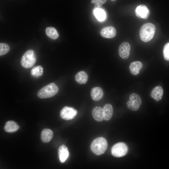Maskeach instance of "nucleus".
Returning a JSON list of instances; mask_svg holds the SVG:
<instances>
[{"instance_id": "f257e3e1", "label": "nucleus", "mask_w": 169, "mask_h": 169, "mask_svg": "<svg viewBox=\"0 0 169 169\" xmlns=\"http://www.w3.org/2000/svg\"><path fill=\"white\" fill-rule=\"evenodd\" d=\"M156 31V27L151 23H146L141 27L139 35L141 40L145 42H148L153 37Z\"/></svg>"}, {"instance_id": "f03ea898", "label": "nucleus", "mask_w": 169, "mask_h": 169, "mask_svg": "<svg viewBox=\"0 0 169 169\" xmlns=\"http://www.w3.org/2000/svg\"><path fill=\"white\" fill-rule=\"evenodd\" d=\"M107 146V142L106 139L103 137H99L93 141L90 145V149L95 155H100L105 152Z\"/></svg>"}, {"instance_id": "7ed1b4c3", "label": "nucleus", "mask_w": 169, "mask_h": 169, "mask_svg": "<svg viewBox=\"0 0 169 169\" xmlns=\"http://www.w3.org/2000/svg\"><path fill=\"white\" fill-rule=\"evenodd\" d=\"M59 88L57 85L54 83L43 87L38 92V97L41 99H45L52 97L58 92Z\"/></svg>"}, {"instance_id": "20e7f679", "label": "nucleus", "mask_w": 169, "mask_h": 169, "mask_svg": "<svg viewBox=\"0 0 169 169\" xmlns=\"http://www.w3.org/2000/svg\"><path fill=\"white\" fill-rule=\"evenodd\" d=\"M36 61V58L34 51L30 49L27 51L23 56L21 64L24 68H29L34 65Z\"/></svg>"}, {"instance_id": "39448f33", "label": "nucleus", "mask_w": 169, "mask_h": 169, "mask_svg": "<svg viewBox=\"0 0 169 169\" xmlns=\"http://www.w3.org/2000/svg\"><path fill=\"white\" fill-rule=\"evenodd\" d=\"M142 100L139 95L132 93L129 95V100L126 103L127 107L133 111L138 110L142 104Z\"/></svg>"}, {"instance_id": "423d86ee", "label": "nucleus", "mask_w": 169, "mask_h": 169, "mask_svg": "<svg viewBox=\"0 0 169 169\" xmlns=\"http://www.w3.org/2000/svg\"><path fill=\"white\" fill-rule=\"evenodd\" d=\"M128 148L126 144L123 142L117 143L114 145L111 149V153L114 156L121 157L126 155Z\"/></svg>"}, {"instance_id": "0eeeda50", "label": "nucleus", "mask_w": 169, "mask_h": 169, "mask_svg": "<svg viewBox=\"0 0 169 169\" xmlns=\"http://www.w3.org/2000/svg\"><path fill=\"white\" fill-rule=\"evenodd\" d=\"M77 114V110L74 108L65 106L61 110V117L65 120H70L74 118Z\"/></svg>"}, {"instance_id": "6e6552de", "label": "nucleus", "mask_w": 169, "mask_h": 169, "mask_svg": "<svg viewBox=\"0 0 169 169\" xmlns=\"http://www.w3.org/2000/svg\"><path fill=\"white\" fill-rule=\"evenodd\" d=\"M131 45L127 42L122 43L120 45L118 53L120 57L122 59H127L130 55Z\"/></svg>"}, {"instance_id": "1a4fd4ad", "label": "nucleus", "mask_w": 169, "mask_h": 169, "mask_svg": "<svg viewBox=\"0 0 169 169\" xmlns=\"http://www.w3.org/2000/svg\"><path fill=\"white\" fill-rule=\"evenodd\" d=\"M136 16L140 18L146 19L149 17L150 11L148 8L144 5L138 6L135 9Z\"/></svg>"}, {"instance_id": "9d476101", "label": "nucleus", "mask_w": 169, "mask_h": 169, "mask_svg": "<svg viewBox=\"0 0 169 169\" xmlns=\"http://www.w3.org/2000/svg\"><path fill=\"white\" fill-rule=\"evenodd\" d=\"M100 33L103 37L112 38L116 36V31L114 27L109 26L104 28L102 29L100 32Z\"/></svg>"}, {"instance_id": "9b49d317", "label": "nucleus", "mask_w": 169, "mask_h": 169, "mask_svg": "<svg viewBox=\"0 0 169 169\" xmlns=\"http://www.w3.org/2000/svg\"><path fill=\"white\" fill-rule=\"evenodd\" d=\"M163 94V90L160 86H157L154 87L150 93L151 97L155 100L158 101L162 99Z\"/></svg>"}, {"instance_id": "f8f14e48", "label": "nucleus", "mask_w": 169, "mask_h": 169, "mask_svg": "<svg viewBox=\"0 0 169 169\" xmlns=\"http://www.w3.org/2000/svg\"><path fill=\"white\" fill-rule=\"evenodd\" d=\"M143 66L142 63L139 61L132 62L129 65V69L131 74L133 75H137Z\"/></svg>"}, {"instance_id": "ddd939ff", "label": "nucleus", "mask_w": 169, "mask_h": 169, "mask_svg": "<svg viewBox=\"0 0 169 169\" xmlns=\"http://www.w3.org/2000/svg\"><path fill=\"white\" fill-rule=\"evenodd\" d=\"M59 161L61 163L64 162L69 156V152L67 147L65 145L60 146L58 151Z\"/></svg>"}, {"instance_id": "4468645a", "label": "nucleus", "mask_w": 169, "mask_h": 169, "mask_svg": "<svg viewBox=\"0 0 169 169\" xmlns=\"http://www.w3.org/2000/svg\"><path fill=\"white\" fill-rule=\"evenodd\" d=\"M90 95L93 100L97 101L102 99L103 95V92L100 87H95L91 89Z\"/></svg>"}, {"instance_id": "2eb2a0df", "label": "nucleus", "mask_w": 169, "mask_h": 169, "mask_svg": "<svg viewBox=\"0 0 169 169\" xmlns=\"http://www.w3.org/2000/svg\"><path fill=\"white\" fill-rule=\"evenodd\" d=\"M92 115L95 120L102 121L104 119L103 109L99 106L94 108L92 110Z\"/></svg>"}, {"instance_id": "dca6fc26", "label": "nucleus", "mask_w": 169, "mask_h": 169, "mask_svg": "<svg viewBox=\"0 0 169 169\" xmlns=\"http://www.w3.org/2000/svg\"><path fill=\"white\" fill-rule=\"evenodd\" d=\"M104 120L108 121L112 117L113 113V108L110 104H105L103 108Z\"/></svg>"}, {"instance_id": "f3484780", "label": "nucleus", "mask_w": 169, "mask_h": 169, "mask_svg": "<svg viewBox=\"0 0 169 169\" xmlns=\"http://www.w3.org/2000/svg\"><path fill=\"white\" fill-rule=\"evenodd\" d=\"M53 136V132L51 130L45 128L43 130L41 134V139L42 141L44 143L50 141Z\"/></svg>"}, {"instance_id": "a211bd4d", "label": "nucleus", "mask_w": 169, "mask_h": 169, "mask_svg": "<svg viewBox=\"0 0 169 169\" xmlns=\"http://www.w3.org/2000/svg\"><path fill=\"white\" fill-rule=\"evenodd\" d=\"M88 76L84 71L79 72L75 75V79L76 82L80 84H85L88 80Z\"/></svg>"}, {"instance_id": "6ab92c4d", "label": "nucleus", "mask_w": 169, "mask_h": 169, "mask_svg": "<svg viewBox=\"0 0 169 169\" xmlns=\"http://www.w3.org/2000/svg\"><path fill=\"white\" fill-rule=\"evenodd\" d=\"M19 128V126L16 122L13 121H9L6 123L4 129L7 132H13L17 131Z\"/></svg>"}, {"instance_id": "aec40b11", "label": "nucleus", "mask_w": 169, "mask_h": 169, "mask_svg": "<svg viewBox=\"0 0 169 169\" xmlns=\"http://www.w3.org/2000/svg\"><path fill=\"white\" fill-rule=\"evenodd\" d=\"M94 13L99 21H102L105 19L106 18L105 12L101 8H95L94 10Z\"/></svg>"}, {"instance_id": "412c9836", "label": "nucleus", "mask_w": 169, "mask_h": 169, "mask_svg": "<svg viewBox=\"0 0 169 169\" xmlns=\"http://www.w3.org/2000/svg\"><path fill=\"white\" fill-rule=\"evenodd\" d=\"M47 35L53 39H57L59 36V33L53 27H48L46 29Z\"/></svg>"}, {"instance_id": "4be33fe9", "label": "nucleus", "mask_w": 169, "mask_h": 169, "mask_svg": "<svg viewBox=\"0 0 169 169\" xmlns=\"http://www.w3.org/2000/svg\"><path fill=\"white\" fill-rule=\"evenodd\" d=\"M43 69L41 66H38L33 67L31 71V75L35 77L40 76L43 74Z\"/></svg>"}, {"instance_id": "5701e85b", "label": "nucleus", "mask_w": 169, "mask_h": 169, "mask_svg": "<svg viewBox=\"0 0 169 169\" xmlns=\"http://www.w3.org/2000/svg\"><path fill=\"white\" fill-rule=\"evenodd\" d=\"M10 50L9 46L6 44L0 43V55L2 56L7 54Z\"/></svg>"}, {"instance_id": "b1692460", "label": "nucleus", "mask_w": 169, "mask_h": 169, "mask_svg": "<svg viewBox=\"0 0 169 169\" xmlns=\"http://www.w3.org/2000/svg\"><path fill=\"white\" fill-rule=\"evenodd\" d=\"M163 55L166 60L169 61V42L167 43L164 46Z\"/></svg>"}, {"instance_id": "393cba45", "label": "nucleus", "mask_w": 169, "mask_h": 169, "mask_svg": "<svg viewBox=\"0 0 169 169\" xmlns=\"http://www.w3.org/2000/svg\"><path fill=\"white\" fill-rule=\"evenodd\" d=\"M106 1L107 0H91V3L94 4L95 8H100Z\"/></svg>"}, {"instance_id": "a878e982", "label": "nucleus", "mask_w": 169, "mask_h": 169, "mask_svg": "<svg viewBox=\"0 0 169 169\" xmlns=\"http://www.w3.org/2000/svg\"><path fill=\"white\" fill-rule=\"evenodd\" d=\"M111 1H115V0H110Z\"/></svg>"}]
</instances>
